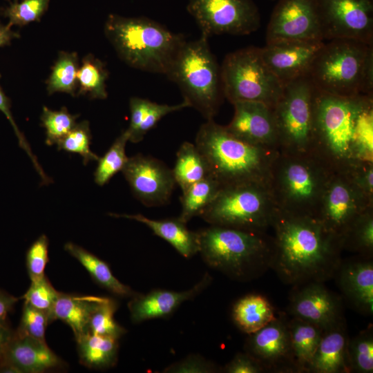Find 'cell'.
Returning a JSON list of instances; mask_svg holds the SVG:
<instances>
[{"label":"cell","instance_id":"obj_1","mask_svg":"<svg viewBox=\"0 0 373 373\" xmlns=\"http://www.w3.org/2000/svg\"><path fill=\"white\" fill-rule=\"evenodd\" d=\"M332 173L373 162V97H342L316 89L313 154Z\"/></svg>","mask_w":373,"mask_h":373},{"label":"cell","instance_id":"obj_2","mask_svg":"<svg viewBox=\"0 0 373 373\" xmlns=\"http://www.w3.org/2000/svg\"><path fill=\"white\" fill-rule=\"evenodd\" d=\"M271 228L274 255L271 269L293 286L334 278L342 260L341 241L314 216L277 209Z\"/></svg>","mask_w":373,"mask_h":373},{"label":"cell","instance_id":"obj_3","mask_svg":"<svg viewBox=\"0 0 373 373\" xmlns=\"http://www.w3.org/2000/svg\"><path fill=\"white\" fill-rule=\"evenodd\" d=\"M195 144L205 159L209 175L221 187L246 182L268 183L279 151L253 145L229 133L213 119L200 127Z\"/></svg>","mask_w":373,"mask_h":373},{"label":"cell","instance_id":"obj_4","mask_svg":"<svg viewBox=\"0 0 373 373\" xmlns=\"http://www.w3.org/2000/svg\"><path fill=\"white\" fill-rule=\"evenodd\" d=\"M198 233L205 263L233 280H251L271 269L274 241L266 232L210 225Z\"/></svg>","mask_w":373,"mask_h":373},{"label":"cell","instance_id":"obj_5","mask_svg":"<svg viewBox=\"0 0 373 373\" xmlns=\"http://www.w3.org/2000/svg\"><path fill=\"white\" fill-rule=\"evenodd\" d=\"M104 33L118 57L129 66L166 75L182 46L181 34L144 17L108 15Z\"/></svg>","mask_w":373,"mask_h":373},{"label":"cell","instance_id":"obj_6","mask_svg":"<svg viewBox=\"0 0 373 373\" xmlns=\"http://www.w3.org/2000/svg\"><path fill=\"white\" fill-rule=\"evenodd\" d=\"M318 90L373 97V44L350 39L325 42L307 76Z\"/></svg>","mask_w":373,"mask_h":373},{"label":"cell","instance_id":"obj_7","mask_svg":"<svg viewBox=\"0 0 373 373\" xmlns=\"http://www.w3.org/2000/svg\"><path fill=\"white\" fill-rule=\"evenodd\" d=\"M332 173L314 155L279 153L273 163L268 185L279 210L315 217Z\"/></svg>","mask_w":373,"mask_h":373},{"label":"cell","instance_id":"obj_8","mask_svg":"<svg viewBox=\"0 0 373 373\" xmlns=\"http://www.w3.org/2000/svg\"><path fill=\"white\" fill-rule=\"evenodd\" d=\"M202 34L193 41H185L166 76L180 88L184 100L207 120L213 119L224 97L220 67Z\"/></svg>","mask_w":373,"mask_h":373},{"label":"cell","instance_id":"obj_9","mask_svg":"<svg viewBox=\"0 0 373 373\" xmlns=\"http://www.w3.org/2000/svg\"><path fill=\"white\" fill-rule=\"evenodd\" d=\"M277 209L268 183L253 182L221 187L199 216L210 225L266 232Z\"/></svg>","mask_w":373,"mask_h":373},{"label":"cell","instance_id":"obj_10","mask_svg":"<svg viewBox=\"0 0 373 373\" xmlns=\"http://www.w3.org/2000/svg\"><path fill=\"white\" fill-rule=\"evenodd\" d=\"M315 93L316 88L308 77L284 85L283 93L273 108L280 153L313 154Z\"/></svg>","mask_w":373,"mask_h":373},{"label":"cell","instance_id":"obj_11","mask_svg":"<svg viewBox=\"0 0 373 373\" xmlns=\"http://www.w3.org/2000/svg\"><path fill=\"white\" fill-rule=\"evenodd\" d=\"M224 97L262 102L274 108L284 85L265 63L260 48L247 47L228 54L220 67Z\"/></svg>","mask_w":373,"mask_h":373},{"label":"cell","instance_id":"obj_12","mask_svg":"<svg viewBox=\"0 0 373 373\" xmlns=\"http://www.w3.org/2000/svg\"><path fill=\"white\" fill-rule=\"evenodd\" d=\"M186 10L208 37L249 35L260 26V12L252 0H189Z\"/></svg>","mask_w":373,"mask_h":373},{"label":"cell","instance_id":"obj_13","mask_svg":"<svg viewBox=\"0 0 373 373\" xmlns=\"http://www.w3.org/2000/svg\"><path fill=\"white\" fill-rule=\"evenodd\" d=\"M371 207L373 201L364 195L347 174L333 173L315 217L342 243L354 222Z\"/></svg>","mask_w":373,"mask_h":373},{"label":"cell","instance_id":"obj_14","mask_svg":"<svg viewBox=\"0 0 373 373\" xmlns=\"http://www.w3.org/2000/svg\"><path fill=\"white\" fill-rule=\"evenodd\" d=\"M323 39L373 44V0H316Z\"/></svg>","mask_w":373,"mask_h":373},{"label":"cell","instance_id":"obj_15","mask_svg":"<svg viewBox=\"0 0 373 373\" xmlns=\"http://www.w3.org/2000/svg\"><path fill=\"white\" fill-rule=\"evenodd\" d=\"M324 41L316 0H278L266 32V42Z\"/></svg>","mask_w":373,"mask_h":373},{"label":"cell","instance_id":"obj_16","mask_svg":"<svg viewBox=\"0 0 373 373\" xmlns=\"http://www.w3.org/2000/svg\"><path fill=\"white\" fill-rule=\"evenodd\" d=\"M288 321L287 314L280 312L269 323L248 334L245 351L261 363L265 372L299 373L291 349Z\"/></svg>","mask_w":373,"mask_h":373},{"label":"cell","instance_id":"obj_17","mask_svg":"<svg viewBox=\"0 0 373 373\" xmlns=\"http://www.w3.org/2000/svg\"><path fill=\"white\" fill-rule=\"evenodd\" d=\"M122 171L134 195L146 207L169 202L176 183L172 169L161 160L139 153L128 157Z\"/></svg>","mask_w":373,"mask_h":373},{"label":"cell","instance_id":"obj_18","mask_svg":"<svg viewBox=\"0 0 373 373\" xmlns=\"http://www.w3.org/2000/svg\"><path fill=\"white\" fill-rule=\"evenodd\" d=\"M287 311L291 317L315 325L323 330L345 319L343 299L324 283L294 286Z\"/></svg>","mask_w":373,"mask_h":373},{"label":"cell","instance_id":"obj_19","mask_svg":"<svg viewBox=\"0 0 373 373\" xmlns=\"http://www.w3.org/2000/svg\"><path fill=\"white\" fill-rule=\"evenodd\" d=\"M325 41H280L260 48L262 57L283 85L307 77Z\"/></svg>","mask_w":373,"mask_h":373},{"label":"cell","instance_id":"obj_20","mask_svg":"<svg viewBox=\"0 0 373 373\" xmlns=\"http://www.w3.org/2000/svg\"><path fill=\"white\" fill-rule=\"evenodd\" d=\"M232 104L234 115L231 122L225 126L227 131L249 144L278 151L273 108L254 101H237Z\"/></svg>","mask_w":373,"mask_h":373},{"label":"cell","instance_id":"obj_21","mask_svg":"<svg viewBox=\"0 0 373 373\" xmlns=\"http://www.w3.org/2000/svg\"><path fill=\"white\" fill-rule=\"evenodd\" d=\"M0 372L41 373L63 365L62 361L48 347L46 341L16 332L1 358Z\"/></svg>","mask_w":373,"mask_h":373},{"label":"cell","instance_id":"obj_22","mask_svg":"<svg viewBox=\"0 0 373 373\" xmlns=\"http://www.w3.org/2000/svg\"><path fill=\"white\" fill-rule=\"evenodd\" d=\"M347 302L358 312L373 313V260L357 255L341 260L334 276Z\"/></svg>","mask_w":373,"mask_h":373},{"label":"cell","instance_id":"obj_23","mask_svg":"<svg viewBox=\"0 0 373 373\" xmlns=\"http://www.w3.org/2000/svg\"><path fill=\"white\" fill-rule=\"evenodd\" d=\"M211 277L205 273L193 287L182 291L155 289L146 294H136L128 303L131 319L134 323L163 318L173 314L184 302L193 299L211 283Z\"/></svg>","mask_w":373,"mask_h":373},{"label":"cell","instance_id":"obj_24","mask_svg":"<svg viewBox=\"0 0 373 373\" xmlns=\"http://www.w3.org/2000/svg\"><path fill=\"white\" fill-rule=\"evenodd\" d=\"M349 338L345 319L324 329L309 372L350 373Z\"/></svg>","mask_w":373,"mask_h":373},{"label":"cell","instance_id":"obj_25","mask_svg":"<svg viewBox=\"0 0 373 373\" xmlns=\"http://www.w3.org/2000/svg\"><path fill=\"white\" fill-rule=\"evenodd\" d=\"M110 216L133 220L144 224L154 234L167 241L184 258L191 257L199 251L198 231L188 229L186 223L179 218L153 220L142 214L110 213Z\"/></svg>","mask_w":373,"mask_h":373},{"label":"cell","instance_id":"obj_26","mask_svg":"<svg viewBox=\"0 0 373 373\" xmlns=\"http://www.w3.org/2000/svg\"><path fill=\"white\" fill-rule=\"evenodd\" d=\"M104 297L59 292L52 309L51 322L60 320L72 329L76 341L88 332L92 313Z\"/></svg>","mask_w":373,"mask_h":373},{"label":"cell","instance_id":"obj_27","mask_svg":"<svg viewBox=\"0 0 373 373\" xmlns=\"http://www.w3.org/2000/svg\"><path fill=\"white\" fill-rule=\"evenodd\" d=\"M231 315L238 328L247 334L259 330L277 316L268 299L258 294H247L238 300Z\"/></svg>","mask_w":373,"mask_h":373},{"label":"cell","instance_id":"obj_28","mask_svg":"<svg viewBox=\"0 0 373 373\" xmlns=\"http://www.w3.org/2000/svg\"><path fill=\"white\" fill-rule=\"evenodd\" d=\"M288 328L291 349L298 372H309L323 329L294 317L289 319Z\"/></svg>","mask_w":373,"mask_h":373},{"label":"cell","instance_id":"obj_29","mask_svg":"<svg viewBox=\"0 0 373 373\" xmlns=\"http://www.w3.org/2000/svg\"><path fill=\"white\" fill-rule=\"evenodd\" d=\"M64 249L83 265L92 278L101 287L122 297L131 298L137 294L115 277L107 263L83 247L67 242Z\"/></svg>","mask_w":373,"mask_h":373},{"label":"cell","instance_id":"obj_30","mask_svg":"<svg viewBox=\"0 0 373 373\" xmlns=\"http://www.w3.org/2000/svg\"><path fill=\"white\" fill-rule=\"evenodd\" d=\"M118 339L88 333L77 341L79 361L93 369L113 366L117 359Z\"/></svg>","mask_w":373,"mask_h":373},{"label":"cell","instance_id":"obj_31","mask_svg":"<svg viewBox=\"0 0 373 373\" xmlns=\"http://www.w3.org/2000/svg\"><path fill=\"white\" fill-rule=\"evenodd\" d=\"M173 175L182 191L209 175L207 163L195 144L183 142L179 148Z\"/></svg>","mask_w":373,"mask_h":373},{"label":"cell","instance_id":"obj_32","mask_svg":"<svg viewBox=\"0 0 373 373\" xmlns=\"http://www.w3.org/2000/svg\"><path fill=\"white\" fill-rule=\"evenodd\" d=\"M108 77V72L104 63L93 55H88L83 58L77 70V95H87L90 99H106Z\"/></svg>","mask_w":373,"mask_h":373},{"label":"cell","instance_id":"obj_33","mask_svg":"<svg viewBox=\"0 0 373 373\" xmlns=\"http://www.w3.org/2000/svg\"><path fill=\"white\" fill-rule=\"evenodd\" d=\"M220 189V184L210 175L192 184L180 197L182 211L178 218L187 223L194 216H199Z\"/></svg>","mask_w":373,"mask_h":373},{"label":"cell","instance_id":"obj_34","mask_svg":"<svg viewBox=\"0 0 373 373\" xmlns=\"http://www.w3.org/2000/svg\"><path fill=\"white\" fill-rule=\"evenodd\" d=\"M77 54L75 52H60L46 81L49 95L64 93L75 96L78 85L77 73L79 68Z\"/></svg>","mask_w":373,"mask_h":373},{"label":"cell","instance_id":"obj_35","mask_svg":"<svg viewBox=\"0 0 373 373\" xmlns=\"http://www.w3.org/2000/svg\"><path fill=\"white\" fill-rule=\"evenodd\" d=\"M343 249L358 255L373 254V207L364 211L354 222L342 240Z\"/></svg>","mask_w":373,"mask_h":373},{"label":"cell","instance_id":"obj_36","mask_svg":"<svg viewBox=\"0 0 373 373\" xmlns=\"http://www.w3.org/2000/svg\"><path fill=\"white\" fill-rule=\"evenodd\" d=\"M128 135L125 130L114 141L106 153L99 157L94 173L95 182L104 186L119 171H122L128 157L126 154V145Z\"/></svg>","mask_w":373,"mask_h":373},{"label":"cell","instance_id":"obj_37","mask_svg":"<svg viewBox=\"0 0 373 373\" xmlns=\"http://www.w3.org/2000/svg\"><path fill=\"white\" fill-rule=\"evenodd\" d=\"M348 357L351 372H373V327L369 325L348 341Z\"/></svg>","mask_w":373,"mask_h":373},{"label":"cell","instance_id":"obj_38","mask_svg":"<svg viewBox=\"0 0 373 373\" xmlns=\"http://www.w3.org/2000/svg\"><path fill=\"white\" fill-rule=\"evenodd\" d=\"M117 303L113 299L104 297L91 314L88 322V332L118 339L126 329L116 323L114 314Z\"/></svg>","mask_w":373,"mask_h":373},{"label":"cell","instance_id":"obj_39","mask_svg":"<svg viewBox=\"0 0 373 373\" xmlns=\"http://www.w3.org/2000/svg\"><path fill=\"white\" fill-rule=\"evenodd\" d=\"M77 117V115L70 113L66 107L52 111L44 106L41 122L46 129V144L48 146L56 144L73 128Z\"/></svg>","mask_w":373,"mask_h":373},{"label":"cell","instance_id":"obj_40","mask_svg":"<svg viewBox=\"0 0 373 373\" xmlns=\"http://www.w3.org/2000/svg\"><path fill=\"white\" fill-rule=\"evenodd\" d=\"M91 139L89 123L84 120L77 123L73 128L56 144L59 150L81 155L86 165L89 162L96 161L99 158L90 149Z\"/></svg>","mask_w":373,"mask_h":373},{"label":"cell","instance_id":"obj_41","mask_svg":"<svg viewBox=\"0 0 373 373\" xmlns=\"http://www.w3.org/2000/svg\"><path fill=\"white\" fill-rule=\"evenodd\" d=\"M50 0H21L12 2L4 8L2 15L8 19V25L23 26L39 21L48 10Z\"/></svg>","mask_w":373,"mask_h":373},{"label":"cell","instance_id":"obj_42","mask_svg":"<svg viewBox=\"0 0 373 373\" xmlns=\"http://www.w3.org/2000/svg\"><path fill=\"white\" fill-rule=\"evenodd\" d=\"M57 291L50 283L46 276L31 280L30 285L23 296L25 302L40 309L49 316L50 321L52 309L57 298Z\"/></svg>","mask_w":373,"mask_h":373},{"label":"cell","instance_id":"obj_43","mask_svg":"<svg viewBox=\"0 0 373 373\" xmlns=\"http://www.w3.org/2000/svg\"><path fill=\"white\" fill-rule=\"evenodd\" d=\"M50 323L47 313L24 302L20 323L16 333L46 341L45 332Z\"/></svg>","mask_w":373,"mask_h":373},{"label":"cell","instance_id":"obj_44","mask_svg":"<svg viewBox=\"0 0 373 373\" xmlns=\"http://www.w3.org/2000/svg\"><path fill=\"white\" fill-rule=\"evenodd\" d=\"M48 262V239L41 235L29 247L26 257L27 271L30 280L45 276L44 271Z\"/></svg>","mask_w":373,"mask_h":373},{"label":"cell","instance_id":"obj_45","mask_svg":"<svg viewBox=\"0 0 373 373\" xmlns=\"http://www.w3.org/2000/svg\"><path fill=\"white\" fill-rule=\"evenodd\" d=\"M188 107H190L189 104L184 100L175 105L159 104L151 102L145 117L131 142L138 143L141 142L148 131L153 128L166 115Z\"/></svg>","mask_w":373,"mask_h":373},{"label":"cell","instance_id":"obj_46","mask_svg":"<svg viewBox=\"0 0 373 373\" xmlns=\"http://www.w3.org/2000/svg\"><path fill=\"white\" fill-rule=\"evenodd\" d=\"M222 368L200 355L191 354L167 366L165 373H213L222 372Z\"/></svg>","mask_w":373,"mask_h":373},{"label":"cell","instance_id":"obj_47","mask_svg":"<svg viewBox=\"0 0 373 373\" xmlns=\"http://www.w3.org/2000/svg\"><path fill=\"white\" fill-rule=\"evenodd\" d=\"M0 78H1V75H0ZM0 111L4 114V115L10 122L11 126H12L14 129L15 135L18 139V142H19V144L20 147L26 151L27 155L30 158L37 172L38 173V174L39 175L41 179L42 183L47 184L49 182H51L50 178L48 175H46V174L44 173L41 166L39 164L36 156L33 154L32 151H31V148L30 147L27 140H26V137L19 129L10 111V103L9 99L5 95L4 92L3 91L1 88V85H0Z\"/></svg>","mask_w":373,"mask_h":373},{"label":"cell","instance_id":"obj_48","mask_svg":"<svg viewBox=\"0 0 373 373\" xmlns=\"http://www.w3.org/2000/svg\"><path fill=\"white\" fill-rule=\"evenodd\" d=\"M226 373H262L265 370L261 363L247 352H239L222 368Z\"/></svg>","mask_w":373,"mask_h":373},{"label":"cell","instance_id":"obj_49","mask_svg":"<svg viewBox=\"0 0 373 373\" xmlns=\"http://www.w3.org/2000/svg\"><path fill=\"white\" fill-rule=\"evenodd\" d=\"M345 174L365 195L373 201V162L363 164Z\"/></svg>","mask_w":373,"mask_h":373},{"label":"cell","instance_id":"obj_50","mask_svg":"<svg viewBox=\"0 0 373 373\" xmlns=\"http://www.w3.org/2000/svg\"><path fill=\"white\" fill-rule=\"evenodd\" d=\"M151 102L149 99L137 97H133L130 99L131 119L129 126L126 131L128 135V141L131 142L145 117Z\"/></svg>","mask_w":373,"mask_h":373},{"label":"cell","instance_id":"obj_51","mask_svg":"<svg viewBox=\"0 0 373 373\" xmlns=\"http://www.w3.org/2000/svg\"><path fill=\"white\" fill-rule=\"evenodd\" d=\"M17 301L18 298L0 290V323L4 322L8 313Z\"/></svg>","mask_w":373,"mask_h":373},{"label":"cell","instance_id":"obj_52","mask_svg":"<svg viewBox=\"0 0 373 373\" xmlns=\"http://www.w3.org/2000/svg\"><path fill=\"white\" fill-rule=\"evenodd\" d=\"M19 37L17 32L11 29L8 24L3 25L0 22V47L9 45L14 39Z\"/></svg>","mask_w":373,"mask_h":373},{"label":"cell","instance_id":"obj_53","mask_svg":"<svg viewBox=\"0 0 373 373\" xmlns=\"http://www.w3.org/2000/svg\"><path fill=\"white\" fill-rule=\"evenodd\" d=\"M12 336L13 333L9 328L3 323H0V358Z\"/></svg>","mask_w":373,"mask_h":373}]
</instances>
